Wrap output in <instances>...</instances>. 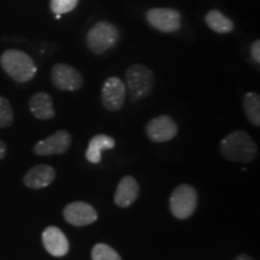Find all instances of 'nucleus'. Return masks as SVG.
I'll list each match as a JSON object with an SVG mask.
<instances>
[{
  "label": "nucleus",
  "instance_id": "9d476101",
  "mask_svg": "<svg viewBox=\"0 0 260 260\" xmlns=\"http://www.w3.org/2000/svg\"><path fill=\"white\" fill-rule=\"evenodd\" d=\"M178 126L171 117L167 115L154 117L146 125V134L153 142L170 141L177 135Z\"/></svg>",
  "mask_w": 260,
  "mask_h": 260
},
{
  "label": "nucleus",
  "instance_id": "ddd939ff",
  "mask_svg": "<svg viewBox=\"0 0 260 260\" xmlns=\"http://www.w3.org/2000/svg\"><path fill=\"white\" fill-rule=\"evenodd\" d=\"M42 243L53 256H64L69 252V241L65 234L57 226H47L42 233Z\"/></svg>",
  "mask_w": 260,
  "mask_h": 260
},
{
  "label": "nucleus",
  "instance_id": "9b49d317",
  "mask_svg": "<svg viewBox=\"0 0 260 260\" xmlns=\"http://www.w3.org/2000/svg\"><path fill=\"white\" fill-rule=\"evenodd\" d=\"M63 217L71 225L86 226L95 222L98 219V212L92 205L83 201H75L64 207Z\"/></svg>",
  "mask_w": 260,
  "mask_h": 260
},
{
  "label": "nucleus",
  "instance_id": "423d86ee",
  "mask_svg": "<svg viewBox=\"0 0 260 260\" xmlns=\"http://www.w3.org/2000/svg\"><path fill=\"white\" fill-rule=\"evenodd\" d=\"M51 81L56 88L68 92L79 90L83 86V77L80 71L63 63L53 65L51 70Z\"/></svg>",
  "mask_w": 260,
  "mask_h": 260
},
{
  "label": "nucleus",
  "instance_id": "f8f14e48",
  "mask_svg": "<svg viewBox=\"0 0 260 260\" xmlns=\"http://www.w3.org/2000/svg\"><path fill=\"white\" fill-rule=\"evenodd\" d=\"M56 180V170L53 167L47 164H39L29 169L24 175V186L30 189H42L51 186Z\"/></svg>",
  "mask_w": 260,
  "mask_h": 260
},
{
  "label": "nucleus",
  "instance_id": "39448f33",
  "mask_svg": "<svg viewBox=\"0 0 260 260\" xmlns=\"http://www.w3.org/2000/svg\"><path fill=\"white\" fill-rule=\"evenodd\" d=\"M169 206L172 216L177 219H187L193 216L198 206V193L189 184H181L172 191Z\"/></svg>",
  "mask_w": 260,
  "mask_h": 260
},
{
  "label": "nucleus",
  "instance_id": "f3484780",
  "mask_svg": "<svg viewBox=\"0 0 260 260\" xmlns=\"http://www.w3.org/2000/svg\"><path fill=\"white\" fill-rule=\"evenodd\" d=\"M207 27L218 34H229L235 29V24L229 17L222 14L219 10H211L205 16Z\"/></svg>",
  "mask_w": 260,
  "mask_h": 260
},
{
  "label": "nucleus",
  "instance_id": "5701e85b",
  "mask_svg": "<svg viewBox=\"0 0 260 260\" xmlns=\"http://www.w3.org/2000/svg\"><path fill=\"white\" fill-rule=\"evenodd\" d=\"M6 151H8V149H6V145H5V142L3 141L2 139H0V160H2V159H4V158H5V155H6Z\"/></svg>",
  "mask_w": 260,
  "mask_h": 260
},
{
  "label": "nucleus",
  "instance_id": "4be33fe9",
  "mask_svg": "<svg viewBox=\"0 0 260 260\" xmlns=\"http://www.w3.org/2000/svg\"><path fill=\"white\" fill-rule=\"evenodd\" d=\"M251 54L256 64L260 63V40H255L251 46Z\"/></svg>",
  "mask_w": 260,
  "mask_h": 260
},
{
  "label": "nucleus",
  "instance_id": "b1692460",
  "mask_svg": "<svg viewBox=\"0 0 260 260\" xmlns=\"http://www.w3.org/2000/svg\"><path fill=\"white\" fill-rule=\"evenodd\" d=\"M235 260H252V258H249V256L246 254H240Z\"/></svg>",
  "mask_w": 260,
  "mask_h": 260
},
{
  "label": "nucleus",
  "instance_id": "0eeeda50",
  "mask_svg": "<svg viewBox=\"0 0 260 260\" xmlns=\"http://www.w3.org/2000/svg\"><path fill=\"white\" fill-rule=\"evenodd\" d=\"M148 24L161 32H175L181 28V15L175 9L154 8L146 12Z\"/></svg>",
  "mask_w": 260,
  "mask_h": 260
},
{
  "label": "nucleus",
  "instance_id": "4468645a",
  "mask_svg": "<svg viewBox=\"0 0 260 260\" xmlns=\"http://www.w3.org/2000/svg\"><path fill=\"white\" fill-rule=\"evenodd\" d=\"M140 193L138 181L133 176H124L119 181L115 193V204L118 207H129L135 203Z\"/></svg>",
  "mask_w": 260,
  "mask_h": 260
},
{
  "label": "nucleus",
  "instance_id": "6ab92c4d",
  "mask_svg": "<svg viewBox=\"0 0 260 260\" xmlns=\"http://www.w3.org/2000/svg\"><path fill=\"white\" fill-rule=\"evenodd\" d=\"M93 260H122L121 255L106 243H96L92 249Z\"/></svg>",
  "mask_w": 260,
  "mask_h": 260
},
{
  "label": "nucleus",
  "instance_id": "a211bd4d",
  "mask_svg": "<svg viewBox=\"0 0 260 260\" xmlns=\"http://www.w3.org/2000/svg\"><path fill=\"white\" fill-rule=\"evenodd\" d=\"M243 110L253 125H260V96L258 93L249 92L243 98Z\"/></svg>",
  "mask_w": 260,
  "mask_h": 260
},
{
  "label": "nucleus",
  "instance_id": "7ed1b4c3",
  "mask_svg": "<svg viewBox=\"0 0 260 260\" xmlns=\"http://www.w3.org/2000/svg\"><path fill=\"white\" fill-rule=\"evenodd\" d=\"M125 88L128 89L132 102L145 99L152 93L154 86V75L145 65L135 64L125 71Z\"/></svg>",
  "mask_w": 260,
  "mask_h": 260
},
{
  "label": "nucleus",
  "instance_id": "2eb2a0df",
  "mask_svg": "<svg viewBox=\"0 0 260 260\" xmlns=\"http://www.w3.org/2000/svg\"><path fill=\"white\" fill-rule=\"evenodd\" d=\"M29 110L37 119L48 121L56 116L53 107V99L48 93L39 92L29 100Z\"/></svg>",
  "mask_w": 260,
  "mask_h": 260
},
{
  "label": "nucleus",
  "instance_id": "f03ea898",
  "mask_svg": "<svg viewBox=\"0 0 260 260\" xmlns=\"http://www.w3.org/2000/svg\"><path fill=\"white\" fill-rule=\"evenodd\" d=\"M3 70L15 80L16 82L24 83L34 79L37 74V65L30 56L19 50H8L0 57Z\"/></svg>",
  "mask_w": 260,
  "mask_h": 260
},
{
  "label": "nucleus",
  "instance_id": "aec40b11",
  "mask_svg": "<svg viewBox=\"0 0 260 260\" xmlns=\"http://www.w3.org/2000/svg\"><path fill=\"white\" fill-rule=\"evenodd\" d=\"M14 119L15 113L11 104L5 96L0 95V128H9Z\"/></svg>",
  "mask_w": 260,
  "mask_h": 260
},
{
  "label": "nucleus",
  "instance_id": "f257e3e1",
  "mask_svg": "<svg viewBox=\"0 0 260 260\" xmlns=\"http://www.w3.org/2000/svg\"><path fill=\"white\" fill-rule=\"evenodd\" d=\"M220 153L226 160L234 162H251L258 154V147L253 139L243 130H235L220 141Z\"/></svg>",
  "mask_w": 260,
  "mask_h": 260
},
{
  "label": "nucleus",
  "instance_id": "412c9836",
  "mask_svg": "<svg viewBox=\"0 0 260 260\" xmlns=\"http://www.w3.org/2000/svg\"><path fill=\"white\" fill-rule=\"evenodd\" d=\"M80 0H50L51 11L56 15L69 14L79 5Z\"/></svg>",
  "mask_w": 260,
  "mask_h": 260
},
{
  "label": "nucleus",
  "instance_id": "20e7f679",
  "mask_svg": "<svg viewBox=\"0 0 260 260\" xmlns=\"http://www.w3.org/2000/svg\"><path fill=\"white\" fill-rule=\"evenodd\" d=\"M119 40V31L115 24L99 21L87 32V46L94 54H103Z\"/></svg>",
  "mask_w": 260,
  "mask_h": 260
},
{
  "label": "nucleus",
  "instance_id": "6e6552de",
  "mask_svg": "<svg viewBox=\"0 0 260 260\" xmlns=\"http://www.w3.org/2000/svg\"><path fill=\"white\" fill-rule=\"evenodd\" d=\"M126 96L125 84L118 77H109L102 88V103L107 111L116 112L124 105Z\"/></svg>",
  "mask_w": 260,
  "mask_h": 260
},
{
  "label": "nucleus",
  "instance_id": "dca6fc26",
  "mask_svg": "<svg viewBox=\"0 0 260 260\" xmlns=\"http://www.w3.org/2000/svg\"><path fill=\"white\" fill-rule=\"evenodd\" d=\"M115 147V140L111 136L105 134L95 135L90 139L88 148L86 151L87 160L92 164H99L102 161V153L105 149H112Z\"/></svg>",
  "mask_w": 260,
  "mask_h": 260
},
{
  "label": "nucleus",
  "instance_id": "1a4fd4ad",
  "mask_svg": "<svg viewBox=\"0 0 260 260\" xmlns=\"http://www.w3.org/2000/svg\"><path fill=\"white\" fill-rule=\"evenodd\" d=\"M73 138H71L70 133L67 130H59V132L54 133L48 138L39 141L34 146V153L38 155H54V154H64L69 151Z\"/></svg>",
  "mask_w": 260,
  "mask_h": 260
}]
</instances>
